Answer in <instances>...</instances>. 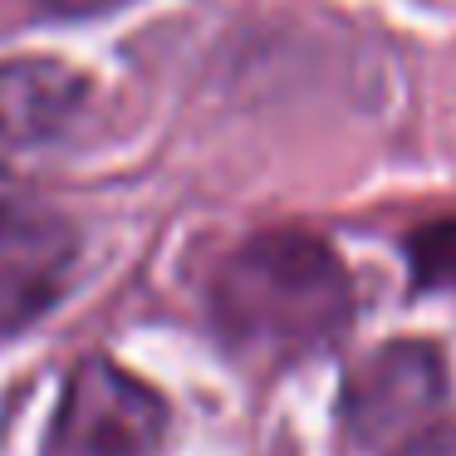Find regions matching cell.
Wrapping results in <instances>:
<instances>
[{
    "mask_svg": "<svg viewBox=\"0 0 456 456\" xmlns=\"http://www.w3.org/2000/svg\"><path fill=\"white\" fill-rule=\"evenodd\" d=\"M84 79L60 60H5L0 64V162L54 142L79 113Z\"/></svg>",
    "mask_w": 456,
    "mask_h": 456,
    "instance_id": "5b68a950",
    "label": "cell"
},
{
    "mask_svg": "<svg viewBox=\"0 0 456 456\" xmlns=\"http://www.w3.org/2000/svg\"><path fill=\"white\" fill-rule=\"evenodd\" d=\"M211 324L246 363H299L334 348L354 324V280L329 240L309 231H260L221 260Z\"/></svg>",
    "mask_w": 456,
    "mask_h": 456,
    "instance_id": "6da1fadb",
    "label": "cell"
},
{
    "mask_svg": "<svg viewBox=\"0 0 456 456\" xmlns=\"http://www.w3.org/2000/svg\"><path fill=\"white\" fill-rule=\"evenodd\" d=\"M79 236L54 207L0 197V338L50 314L74 270Z\"/></svg>",
    "mask_w": 456,
    "mask_h": 456,
    "instance_id": "277c9868",
    "label": "cell"
},
{
    "mask_svg": "<svg viewBox=\"0 0 456 456\" xmlns=\"http://www.w3.org/2000/svg\"><path fill=\"white\" fill-rule=\"evenodd\" d=\"M393 456H456V417L432 422L427 432H417L407 446H397Z\"/></svg>",
    "mask_w": 456,
    "mask_h": 456,
    "instance_id": "52a82bcc",
    "label": "cell"
},
{
    "mask_svg": "<svg viewBox=\"0 0 456 456\" xmlns=\"http://www.w3.org/2000/svg\"><path fill=\"white\" fill-rule=\"evenodd\" d=\"M167 436V403L113 358H79L54 403L45 456H152Z\"/></svg>",
    "mask_w": 456,
    "mask_h": 456,
    "instance_id": "7a4b0ae2",
    "label": "cell"
},
{
    "mask_svg": "<svg viewBox=\"0 0 456 456\" xmlns=\"http://www.w3.org/2000/svg\"><path fill=\"white\" fill-rule=\"evenodd\" d=\"M407 270H412V289L422 295L456 289V216L432 221L407 236Z\"/></svg>",
    "mask_w": 456,
    "mask_h": 456,
    "instance_id": "8992f818",
    "label": "cell"
},
{
    "mask_svg": "<svg viewBox=\"0 0 456 456\" xmlns=\"http://www.w3.org/2000/svg\"><path fill=\"white\" fill-rule=\"evenodd\" d=\"M446 403V363L422 338H387L344 378L338 417L354 446L397 452L436 422Z\"/></svg>",
    "mask_w": 456,
    "mask_h": 456,
    "instance_id": "3957f363",
    "label": "cell"
}]
</instances>
